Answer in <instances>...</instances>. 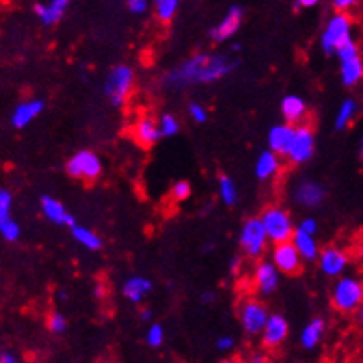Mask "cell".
<instances>
[{
    "mask_svg": "<svg viewBox=\"0 0 363 363\" xmlns=\"http://www.w3.org/2000/svg\"><path fill=\"white\" fill-rule=\"evenodd\" d=\"M154 15L160 23H171L174 15L178 13L180 8V0H152Z\"/></svg>",
    "mask_w": 363,
    "mask_h": 363,
    "instance_id": "cell-30",
    "label": "cell"
},
{
    "mask_svg": "<svg viewBox=\"0 0 363 363\" xmlns=\"http://www.w3.org/2000/svg\"><path fill=\"white\" fill-rule=\"evenodd\" d=\"M232 50H234V52H238V50H241V45L234 43V45H232Z\"/></svg>",
    "mask_w": 363,
    "mask_h": 363,
    "instance_id": "cell-52",
    "label": "cell"
},
{
    "mask_svg": "<svg viewBox=\"0 0 363 363\" xmlns=\"http://www.w3.org/2000/svg\"><path fill=\"white\" fill-rule=\"evenodd\" d=\"M132 135H134V141L139 147H154L162 139L160 123L154 121L152 117H141V119L135 121L134 128H132Z\"/></svg>",
    "mask_w": 363,
    "mask_h": 363,
    "instance_id": "cell-18",
    "label": "cell"
},
{
    "mask_svg": "<svg viewBox=\"0 0 363 363\" xmlns=\"http://www.w3.org/2000/svg\"><path fill=\"white\" fill-rule=\"evenodd\" d=\"M11 208H13V196L6 187H2L0 189V223L11 219Z\"/></svg>",
    "mask_w": 363,
    "mask_h": 363,
    "instance_id": "cell-35",
    "label": "cell"
},
{
    "mask_svg": "<svg viewBox=\"0 0 363 363\" xmlns=\"http://www.w3.org/2000/svg\"><path fill=\"white\" fill-rule=\"evenodd\" d=\"M320 0H295V11L302 10V8H313L319 4Z\"/></svg>",
    "mask_w": 363,
    "mask_h": 363,
    "instance_id": "cell-44",
    "label": "cell"
},
{
    "mask_svg": "<svg viewBox=\"0 0 363 363\" xmlns=\"http://www.w3.org/2000/svg\"><path fill=\"white\" fill-rule=\"evenodd\" d=\"M280 111H282V117L287 123H291V125L302 123L308 113L306 101L298 95H286L280 102Z\"/></svg>",
    "mask_w": 363,
    "mask_h": 363,
    "instance_id": "cell-24",
    "label": "cell"
},
{
    "mask_svg": "<svg viewBox=\"0 0 363 363\" xmlns=\"http://www.w3.org/2000/svg\"><path fill=\"white\" fill-rule=\"evenodd\" d=\"M315 156V132L310 125L295 126L291 143L287 148L286 158L293 165H304Z\"/></svg>",
    "mask_w": 363,
    "mask_h": 363,
    "instance_id": "cell-7",
    "label": "cell"
},
{
    "mask_svg": "<svg viewBox=\"0 0 363 363\" xmlns=\"http://www.w3.org/2000/svg\"><path fill=\"white\" fill-rule=\"evenodd\" d=\"M280 269L271 262H262L256 263V267L252 271V287L254 291L262 296H269L277 291L278 286H280Z\"/></svg>",
    "mask_w": 363,
    "mask_h": 363,
    "instance_id": "cell-11",
    "label": "cell"
},
{
    "mask_svg": "<svg viewBox=\"0 0 363 363\" xmlns=\"http://www.w3.org/2000/svg\"><path fill=\"white\" fill-rule=\"evenodd\" d=\"M239 325L243 328L245 334L259 335L265 328L269 320V310L258 298H245L238 308Z\"/></svg>",
    "mask_w": 363,
    "mask_h": 363,
    "instance_id": "cell-9",
    "label": "cell"
},
{
    "mask_svg": "<svg viewBox=\"0 0 363 363\" xmlns=\"http://www.w3.org/2000/svg\"><path fill=\"white\" fill-rule=\"evenodd\" d=\"M278 171H280V154L271 150V148L259 152L256 163H254V174H256V178L262 182L271 180L272 177H277Z\"/></svg>",
    "mask_w": 363,
    "mask_h": 363,
    "instance_id": "cell-21",
    "label": "cell"
},
{
    "mask_svg": "<svg viewBox=\"0 0 363 363\" xmlns=\"http://www.w3.org/2000/svg\"><path fill=\"white\" fill-rule=\"evenodd\" d=\"M213 301H216V293H213V291H204L201 295L202 304H211Z\"/></svg>",
    "mask_w": 363,
    "mask_h": 363,
    "instance_id": "cell-46",
    "label": "cell"
},
{
    "mask_svg": "<svg viewBox=\"0 0 363 363\" xmlns=\"http://www.w3.org/2000/svg\"><path fill=\"white\" fill-rule=\"evenodd\" d=\"M21 234H23V230H21V225L17 220L8 219L4 223H0V235L4 241L8 243H15V241H19Z\"/></svg>",
    "mask_w": 363,
    "mask_h": 363,
    "instance_id": "cell-32",
    "label": "cell"
},
{
    "mask_svg": "<svg viewBox=\"0 0 363 363\" xmlns=\"http://www.w3.org/2000/svg\"><path fill=\"white\" fill-rule=\"evenodd\" d=\"M356 323H358L359 330H362V334H363V302H362V306L356 310Z\"/></svg>",
    "mask_w": 363,
    "mask_h": 363,
    "instance_id": "cell-47",
    "label": "cell"
},
{
    "mask_svg": "<svg viewBox=\"0 0 363 363\" xmlns=\"http://www.w3.org/2000/svg\"><path fill=\"white\" fill-rule=\"evenodd\" d=\"M187 115H189V119L193 123H196V125H204L208 117H210L208 108L204 104H201V102H189V106H187Z\"/></svg>",
    "mask_w": 363,
    "mask_h": 363,
    "instance_id": "cell-34",
    "label": "cell"
},
{
    "mask_svg": "<svg viewBox=\"0 0 363 363\" xmlns=\"http://www.w3.org/2000/svg\"><path fill=\"white\" fill-rule=\"evenodd\" d=\"M326 199V189L323 184L315 180H301L293 187V201L302 208L313 210Z\"/></svg>",
    "mask_w": 363,
    "mask_h": 363,
    "instance_id": "cell-14",
    "label": "cell"
},
{
    "mask_svg": "<svg viewBox=\"0 0 363 363\" xmlns=\"http://www.w3.org/2000/svg\"><path fill=\"white\" fill-rule=\"evenodd\" d=\"M47 328L52 332V334H63L67 330V319L60 311H52L47 319Z\"/></svg>",
    "mask_w": 363,
    "mask_h": 363,
    "instance_id": "cell-37",
    "label": "cell"
},
{
    "mask_svg": "<svg viewBox=\"0 0 363 363\" xmlns=\"http://www.w3.org/2000/svg\"><path fill=\"white\" fill-rule=\"evenodd\" d=\"M217 191H219L220 202L228 208H234L239 201V191L235 186L234 178L228 174H220L219 182H217Z\"/></svg>",
    "mask_w": 363,
    "mask_h": 363,
    "instance_id": "cell-29",
    "label": "cell"
},
{
    "mask_svg": "<svg viewBox=\"0 0 363 363\" xmlns=\"http://www.w3.org/2000/svg\"><path fill=\"white\" fill-rule=\"evenodd\" d=\"M150 0H126V6H128V10L132 11L134 15H143L147 13L148 8H150Z\"/></svg>",
    "mask_w": 363,
    "mask_h": 363,
    "instance_id": "cell-38",
    "label": "cell"
},
{
    "mask_svg": "<svg viewBox=\"0 0 363 363\" xmlns=\"http://www.w3.org/2000/svg\"><path fill=\"white\" fill-rule=\"evenodd\" d=\"M217 345V350L220 352H228V350L234 349V337L232 335H220L219 340L216 341Z\"/></svg>",
    "mask_w": 363,
    "mask_h": 363,
    "instance_id": "cell-41",
    "label": "cell"
},
{
    "mask_svg": "<svg viewBox=\"0 0 363 363\" xmlns=\"http://www.w3.org/2000/svg\"><path fill=\"white\" fill-rule=\"evenodd\" d=\"M250 362H252V363H265V362H267V356H263V354H252Z\"/></svg>",
    "mask_w": 363,
    "mask_h": 363,
    "instance_id": "cell-48",
    "label": "cell"
},
{
    "mask_svg": "<svg viewBox=\"0 0 363 363\" xmlns=\"http://www.w3.org/2000/svg\"><path fill=\"white\" fill-rule=\"evenodd\" d=\"M45 101L43 99H28L15 106L10 115V123L15 130H23L30 126L38 119L39 115L43 113Z\"/></svg>",
    "mask_w": 363,
    "mask_h": 363,
    "instance_id": "cell-15",
    "label": "cell"
},
{
    "mask_svg": "<svg viewBox=\"0 0 363 363\" xmlns=\"http://www.w3.org/2000/svg\"><path fill=\"white\" fill-rule=\"evenodd\" d=\"M362 0H330V4L335 11H349L359 4Z\"/></svg>",
    "mask_w": 363,
    "mask_h": 363,
    "instance_id": "cell-40",
    "label": "cell"
},
{
    "mask_svg": "<svg viewBox=\"0 0 363 363\" xmlns=\"http://www.w3.org/2000/svg\"><path fill=\"white\" fill-rule=\"evenodd\" d=\"M259 335H262V343L265 349H277L289 335V323L280 313H271L267 325Z\"/></svg>",
    "mask_w": 363,
    "mask_h": 363,
    "instance_id": "cell-16",
    "label": "cell"
},
{
    "mask_svg": "<svg viewBox=\"0 0 363 363\" xmlns=\"http://www.w3.org/2000/svg\"><path fill=\"white\" fill-rule=\"evenodd\" d=\"M243 17H245V10L241 8V6L238 4L230 6L228 10H226L225 17H223V19H220L219 23L210 30L211 41L220 45V43H226L228 39L234 38V35L239 32V28H241Z\"/></svg>",
    "mask_w": 363,
    "mask_h": 363,
    "instance_id": "cell-12",
    "label": "cell"
},
{
    "mask_svg": "<svg viewBox=\"0 0 363 363\" xmlns=\"http://www.w3.org/2000/svg\"><path fill=\"white\" fill-rule=\"evenodd\" d=\"M325 332H326V323L323 317H315V319H311L310 323H308V325L302 328L301 337H298V341H301V345H302V349H306V350L315 349L317 345L323 341V337H325Z\"/></svg>",
    "mask_w": 363,
    "mask_h": 363,
    "instance_id": "cell-25",
    "label": "cell"
},
{
    "mask_svg": "<svg viewBox=\"0 0 363 363\" xmlns=\"http://www.w3.org/2000/svg\"><path fill=\"white\" fill-rule=\"evenodd\" d=\"M262 220L267 230L269 239L272 245L284 243V241H291L295 234L296 225L293 223L291 213L282 208V206H269L262 211Z\"/></svg>",
    "mask_w": 363,
    "mask_h": 363,
    "instance_id": "cell-6",
    "label": "cell"
},
{
    "mask_svg": "<svg viewBox=\"0 0 363 363\" xmlns=\"http://www.w3.org/2000/svg\"><path fill=\"white\" fill-rule=\"evenodd\" d=\"M362 362H363V356H362Z\"/></svg>",
    "mask_w": 363,
    "mask_h": 363,
    "instance_id": "cell-53",
    "label": "cell"
},
{
    "mask_svg": "<svg viewBox=\"0 0 363 363\" xmlns=\"http://www.w3.org/2000/svg\"><path fill=\"white\" fill-rule=\"evenodd\" d=\"M340 74L345 87H356L363 80V60L362 54L340 60Z\"/></svg>",
    "mask_w": 363,
    "mask_h": 363,
    "instance_id": "cell-23",
    "label": "cell"
},
{
    "mask_svg": "<svg viewBox=\"0 0 363 363\" xmlns=\"http://www.w3.org/2000/svg\"><path fill=\"white\" fill-rule=\"evenodd\" d=\"M293 134H295V125L291 123H282V125H274L267 134V145L271 150L278 152L280 156H286L289 143H291Z\"/></svg>",
    "mask_w": 363,
    "mask_h": 363,
    "instance_id": "cell-20",
    "label": "cell"
},
{
    "mask_svg": "<svg viewBox=\"0 0 363 363\" xmlns=\"http://www.w3.org/2000/svg\"><path fill=\"white\" fill-rule=\"evenodd\" d=\"M243 269V258L241 256H232L228 262V271L232 274H239V271Z\"/></svg>",
    "mask_w": 363,
    "mask_h": 363,
    "instance_id": "cell-42",
    "label": "cell"
},
{
    "mask_svg": "<svg viewBox=\"0 0 363 363\" xmlns=\"http://www.w3.org/2000/svg\"><path fill=\"white\" fill-rule=\"evenodd\" d=\"M349 254L345 252L341 247H335V245L325 247L319 252V258H317L320 272L330 278H337L345 274V271L349 267Z\"/></svg>",
    "mask_w": 363,
    "mask_h": 363,
    "instance_id": "cell-13",
    "label": "cell"
},
{
    "mask_svg": "<svg viewBox=\"0 0 363 363\" xmlns=\"http://www.w3.org/2000/svg\"><path fill=\"white\" fill-rule=\"evenodd\" d=\"M352 39V19L347 11H335L326 21L319 35V45L325 54H335L343 43Z\"/></svg>",
    "mask_w": 363,
    "mask_h": 363,
    "instance_id": "cell-4",
    "label": "cell"
},
{
    "mask_svg": "<svg viewBox=\"0 0 363 363\" xmlns=\"http://www.w3.org/2000/svg\"><path fill=\"white\" fill-rule=\"evenodd\" d=\"M39 208H41V213H43L45 219H47L48 223H52V225L69 226V228H72V226L77 225V219H74V217L65 210V206L57 201V199H54V196L41 195V199H39Z\"/></svg>",
    "mask_w": 363,
    "mask_h": 363,
    "instance_id": "cell-17",
    "label": "cell"
},
{
    "mask_svg": "<svg viewBox=\"0 0 363 363\" xmlns=\"http://www.w3.org/2000/svg\"><path fill=\"white\" fill-rule=\"evenodd\" d=\"M358 111H359V104L356 99H350V96L349 99H345V101L340 104V108H337V113H335L334 128L337 130V132H343V130L349 128L350 123L356 119Z\"/></svg>",
    "mask_w": 363,
    "mask_h": 363,
    "instance_id": "cell-27",
    "label": "cell"
},
{
    "mask_svg": "<svg viewBox=\"0 0 363 363\" xmlns=\"http://www.w3.org/2000/svg\"><path fill=\"white\" fill-rule=\"evenodd\" d=\"M171 196H172V201H177V202L187 201V199L191 196V184H189L187 180L174 182L171 187Z\"/></svg>",
    "mask_w": 363,
    "mask_h": 363,
    "instance_id": "cell-36",
    "label": "cell"
},
{
    "mask_svg": "<svg viewBox=\"0 0 363 363\" xmlns=\"http://www.w3.org/2000/svg\"><path fill=\"white\" fill-rule=\"evenodd\" d=\"M135 84V72L134 69L126 65V63H117L108 71L104 78V96L108 99L113 108H121L128 101L130 93L134 89Z\"/></svg>",
    "mask_w": 363,
    "mask_h": 363,
    "instance_id": "cell-3",
    "label": "cell"
},
{
    "mask_svg": "<svg viewBox=\"0 0 363 363\" xmlns=\"http://www.w3.org/2000/svg\"><path fill=\"white\" fill-rule=\"evenodd\" d=\"M71 234L72 238H74V241H77L78 245H82L84 249L87 250H93V252H96V250L102 249V238L99 234H96L95 230L87 228V226H82V225H74L71 228Z\"/></svg>",
    "mask_w": 363,
    "mask_h": 363,
    "instance_id": "cell-28",
    "label": "cell"
},
{
    "mask_svg": "<svg viewBox=\"0 0 363 363\" xmlns=\"http://www.w3.org/2000/svg\"><path fill=\"white\" fill-rule=\"evenodd\" d=\"M359 158L363 160V135H362V141H359Z\"/></svg>",
    "mask_w": 363,
    "mask_h": 363,
    "instance_id": "cell-51",
    "label": "cell"
},
{
    "mask_svg": "<svg viewBox=\"0 0 363 363\" xmlns=\"http://www.w3.org/2000/svg\"><path fill=\"white\" fill-rule=\"evenodd\" d=\"M102 169H104L102 160L91 150H80V152L72 154L67 163H65V172L74 180H99L102 174Z\"/></svg>",
    "mask_w": 363,
    "mask_h": 363,
    "instance_id": "cell-8",
    "label": "cell"
},
{
    "mask_svg": "<svg viewBox=\"0 0 363 363\" xmlns=\"http://www.w3.org/2000/svg\"><path fill=\"white\" fill-rule=\"evenodd\" d=\"M158 123H160L162 138H174V135L180 132V121H178L177 115L163 113L158 119Z\"/></svg>",
    "mask_w": 363,
    "mask_h": 363,
    "instance_id": "cell-31",
    "label": "cell"
},
{
    "mask_svg": "<svg viewBox=\"0 0 363 363\" xmlns=\"http://www.w3.org/2000/svg\"><path fill=\"white\" fill-rule=\"evenodd\" d=\"M19 362V356L10 350H4V352H0V363H17Z\"/></svg>",
    "mask_w": 363,
    "mask_h": 363,
    "instance_id": "cell-43",
    "label": "cell"
},
{
    "mask_svg": "<svg viewBox=\"0 0 363 363\" xmlns=\"http://www.w3.org/2000/svg\"><path fill=\"white\" fill-rule=\"evenodd\" d=\"M163 341H165V330L158 323H152V325L148 326L147 334H145V343L148 347H152V349H158V347L163 345Z\"/></svg>",
    "mask_w": 363,
    "mask_h": 363,
    "instance_id": "cell-33",
    "label": "cell"
},
{
    "mask_svg": "<svg viewBox=\"0 0 363 363\" xmlns=\"http://www.w3.org/2000/svg\"><path fill=\"white\" fill-rule=\"evenodd\" d=\"M93 295H95L96 298H104L106 289L102 286H95V289H93Z\"/></svg>",
    "mask_w": 363,
    "mask_h": 363,
    "instance_id": "cell-49",
    "label": "cell"
},
{
    "mask_svg": "<svg viewBox=\"0 0 363 363\" xmlns=\"http://www.w3.org/2000/svg\"><path fill=\"white\" fill-rule=\"evenodd\" d=\"M356 258L363 263V241L358 245V247H356Z\"/></svg>",
    "mask_w": 363,
    "mask_h": 363,
    "instance_id": "cell-50",
    "label": "cell"
},
{
    "mask_svg": "<svg viewBox=\"0 0 363 363\" xmlns=\"http://www.w3.org/2000/svg\"><path fill=\"white\" fill-rule=\"evenodd\" d=\"M296 228L302 230V232H308V234H317V230H319V223H317V219H313V217H304V219L296 225Z\"/></svg>",
    "mask_w": 363,
    "mask_h": 363,
    "instance_id": "cell-39",
    "label": "cell"
},
{
    "mask_svg": "<svg viewBox=\"0 0 363 363\" xmlns=\"http://www.w3.org/2000/svg\"><path fill=\"white\" fill-rule=\"evenodd\" d=\"M238 69V60L223 52H196L165 72L163 86L180 91L219 82Z\"/></svg>",
    "mask_w": 363,
    "mask_h": 363,
    "instance_id": "cell-1",
    "label": "cell"
},
{
    "mask_svg": "<svg viewBox=\"0 0 363 363\" xmlns=\"http://www.w3.org/2000/svg\"><path fill=\"white\" fill-rule=\"evenodd\" d=\"M71 2L72 0H50L48 4H35L34 13L38 15L41 24H45V26H52V24L62 21V17L65 15V11H67Z\"/></svg>",
    "mask_w": 363,
    "mask_h": 363,
    "instance_id": "cell-22",
    "label": "cell"
},
{
    "mask_svg": "<svg viewBox=\"0 0 363 363\" xmlns=\"http://www.w3.org/2000/svg\"><path fill=\"white\" fill-rule=\"evenodd\" d=\"M271 256L272 263L280 269L282 274L295 277V274H298L302 271V262H304V258H302L293 241H284V243L274 245Z\"/></svg>",
    "mask_w": 363,
    "mask_h": 363,
    "instance_id": "cell-10",
    "label": "cell"
},
{
    "mask_svg": "<svg viewBox=\"0 0 363 363\" xmlns=\"http://www.w3.org/2000/svg\"><path fill=\"white\" fill-rule=\"evenodd\" d=\"M139 320H141V323H150V320H152V310H150V308L139 310Z\"/></svg>",
    "mask_w": 363,
    "mask_h": 363,
    "instance_id": "cell-45",
    "label": "cell"
},
{
    "mask_svg": "<svg viewBox=\"0 0 363 363\" xmlns=\"http://www.w3.org/2000/svg\"><path fill=\"white\" fill-rule=\"evenodd\" d=\"M330 302L341 313H356L363 302V280L352 274H341L332 286Z\"/></svg>",
    "mask_w": 363,
    "mask_h": 363,
    "instance_id": "cell-2",
    "label": "cell"
},
{
    "mask_svg": "<svg viewBox=\"0 0 363 363\" xmlns=\"http://www.w3.org/2000/svg\"><path fill=\"white\" fill-rule=\"evenodd\" d=\"M152 280L147 277H141V274H135V277H128L123 284V296H125L126 301L132 302V304H141V302L150 295L152 291Z\"/></svg>",
    "mask_w": 363,
    "mask_h": 363,
    "instance_id": "cell-19",
    "label": "cell"
},
{
    "mask_svg": "<svg viewBox=\"0 0 363 363\" xmlns=\"http://www.w3.org/2000/svg\"><path fill=\"white\" fill-rule=\"evenodd\" d=\"M293 243L298 249L301 256L304 258V262H317L319 258V243L313 234H308V232H302V230L296 228L295 234H293Z\"/></svg>",
    "mask_w": 363,
    "mask_h": 363,
    "instance_id": "cell-26",
    "label": "cell"
},
{
    "mask_svg": "<svg viewBox=\"0 0 363 363\" xmlns=\"http://www.w3.org/2000/svg\"><path fill=\"white\" fill-rule=\"evenodd\" d=\"M269 241L271 239H269L262 217H249L243 220L239 230V249L243 250L245 256L259 259L267 250Z\"/></svg>",
    "mask_w": 363,
    "mask_h": 363,
    "instance_id": "cell-5",
    "label": "cell"
}]
</instances>
